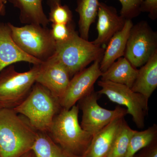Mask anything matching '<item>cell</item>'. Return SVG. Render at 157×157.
<instances>
[{
	"mask_svg": "<svg viewBox=\"0 0 157 157\" xmlns=\"http://www.w3.org/2000/svg\"><path fill=\"white\" fill-rule=\"evenodd\" d=\"M37 133L28 120L13 109H0L1 157H21L31 150Z\"/></svg>",
	"mask_w": 157,
	"mask_h": 157,
	"instance_id": "1",
	"label": "cell"
},
{
	"mask_svg": "<svg viewBox=\"0 0 157 157\" xmlns=\"http://www.w3.org/2000/svg\"><path fill=\"white\" fill-rule=\"evenodd\" d=\"M78 105L62 108L54 118L47 132L51 139L72 155L82 157L88 148L93 136L84 131L78 121Z\"/></svg>",
	"mask_w": 157,
	"mask_h": 157,
	"instance_id": "2",
	"label": "cell"
},
{
	"mask_svg": "<svg viewBox=\"0 0 157 157\" xmlns=\"http://www.w3.org/2000/svg\"><path fill=\"white\" fill-rule=\"evenodd\" d=\"M61 109L59 99L37 82L25 100L13 108L17 113L26 118L37 132L46 133Z\"/></svg>",
	"mask_w": 157,
	"mask_h": 157,
	"instance_id": "3",
	"label": "cell"
},
{
	"mask_svg": "<svg viewBox=\"0 0 157 157\" xmlns=\"http://www.w3.org/2000/svg\"><path fill=\"white\" fill-rule=\"evenodd\" d=\"M104 50L101 46L81 38L75 31L67 41L56 44L52 57L64 66L71 77L92 62L101 60Z\"/></svg>",
	"mask_w": 157,
	"mask_h": 157,
	"instance_id": "4",
	"label": "cell"
},
{
	"mask_svg": "<svg viewBox=\"0 0 157 157\" xmlns=\"http://www.w3.org/2000/svg\"><path fill=\"white\" fill-rule=\"evenodd\" d=\"M40 66L19 73L11 65L0 73V107L13 109L25 100L36 82Z\"/></svg>",
	"mask_w": 157,
	"mask_h": 157,
	"instance_id": "5",
	"label": "cell"
},
{
	"mask_svg": "<svg viewBox=\"0 0 157 157\" xmlns=\"http://www.w3.org/2000/svg\"><path fill=\"white\" fill-rule=\"evenodd\" d=\"M8 24L14 42L26 53L42 62L53 55L56 44L46 27L36 24L17 27Z\"/></svg>",
	"mask_w": 157,
	"mask_h": 157,
	"instance_id": "6",
	"label": "cell"
},
{
	"mask_svg": "<svg viewBox=\"0 0 157 157\" xmlns=\"http://www.w3.org/2000/svg\"><path fill=\"white\" fill-rule=\"evenodd\" d=\"M98 85L101 89L98 94L105 95L112 102L125 106L128 114L132 116L137 128H143L148 111V100L124 85L101 80Z\"/></svg>",
	"mask_w": 157,
	"mask_h": 157,
	"instance_id": "7",
	"label": "cell"
},
{
	"mask_svg": "<svg viewBox=\"0 0 157 157\" xmlns=\"http://www.w3.org/2000/svg\"><path fill=\"white\" fill-rule=\"evenodd\" d=\"M157 52V34L146 21L137 23L130 34L124 56L137 68L142 67Z\"/></svg>",
	"mask_w": 157,
	"mask_h": 157,
	"instance_id": "8",
	"label": "cell"
},
{
	"mask_svg": "<svg viewBox=\"0 0 157 157\" xmlns=\"http://www.w3.org/2000/svg\"><path fill=\"white\" fill-rule=\"evenodd\" d=\"M98 93L94 88L79 101V108L82 112L81 128L93 136L113 121L124 118L126 109L117 106L113 110L101 107L98 103Z\"/></svg>",
	"mask_w": 157,
	"mask_h": 157,
	"instance_id": "9",
	"label": "cell"
},
{
	"mask_svg": "<svg viewBox=\"0 0 157 157\" xmlns=\"http://www.w3.org/2000/svg\"><path fill=\"white\" fill-rule=\"evenodd\" d=\"M101 61H95L90 67L76 73L70 79L66 92L59 100L62 108L70 109L94 88V84L102 74Z\"/></svg>",
	"mask_w": 157,
	"mask_h": 157,
	"instance_id": "10",
	"label": "cell"
},
{
	"mask_svg": "<svg viewBox=\"0 0 157 157\" xmlns=\"http://www.w3.org/2000/svg\"><path fill=\"white\" fill-rule=\"evenodd\" d=\"M70 77L64 66L51 57L40 64L36 82L46 88L60 100L67 89Z\"/></svg>",
	"mask_w": 157,
	"mask_h": 157,
	"instance_id": "11",
	"label": "cell"
},
{
	"mask_svg": "<svg viewBox=\"0 0 157 157\" xmlns=\"http://www.w3.org/2000/svg\"><path fill=\"white\" fill-rule=\"evenodd\" d=\"M20 62L34 65L42 63L21 50L12 38L9 24L0 22V73L12 64Z\"/></svg>",
	"mask_w": 157,
	"mask_h": 157,
	"instance_id": "12",
	"label": "cell"
},
{
	"mask_svg": "<svg viewBox=\"0 0 157 157\" xmlns=\"http://www.w3.org/2000/svg\"><path fill=\"white\" fill-rule=\"evenodd\" d=\"M97 17L98 36L92 42L101 46L108 43L115 34L123 29L126 19L119 15L114 7L103 2L99 3Z\"/></svg>",
	"mask_w": 157,
	"mask_h": 157,
	"instance_id": "13",
	"label": "cell"
},
{
	"mask_svg": "<svg viewBox=\"0 0 157 157\" xmlns=\"http://www.w3.org/2000/svg\"><path fill=\"white\" fill-rule=\"evenodd\" d=\"M124 118L107 125L93 136L88 148L82 157H107Z\"/></svg>",
	"mask_w": 157,
	"mask_h": 157,
	"instance_id": "14",
	"label": "cell"
},
{
	"mask_svg": "<svg viewBox=\"0 0 157 157\" xmlns=\"http://www.w3.org/2000/svg\"><path fill=\"white\" fill-rule=\"evenodd\" d=\"M133 25L132 20H126L123 29L108 42L100 62V69L102 73L105 72L116 60L124 56L127 41Z\"/></svg>",
	"mask_w": 157,
	"mask_h": 157,
	"instance_id": "15",
	"label": "cell"
},
{
	"mask_svg": "<svg viewBox=\"0 0 157 157\" xmlns=\"http://www.w3.org/2000/svg\"><path fill=\"white\" fill-rule=\"evenodd\" d=\"M157 87V52L138 70L132 90L149 100Z\"/></svg>",
	"mask_w": 157,
	"mask_h": 157,
	"instance_id": "16",
	"label": "cell"
},
{
	"mask_svg": "<svg viewBox=\"0 0 157 157\" xmlns=\"http://www.w3.org/2000/svg\"><path fill=\"white\" fill-rule=\"evenodd\" d=\"M138 73V70L124 57H121L102 73L101 80L124 85L132 88Z\"/></svg>",
	"mask_w": 157,
	"mask_h": 157,
	"instance_id": "17",
	"label": "cell"
},
{
	"mask_svg": "<svg viewBox=\"0 0 157 157\" xmlns=\"http://www.w3.org/2000/svg\"><path fill=\"white\" fill-rule=\"evenodd\" d=\"M19 9L20 19L23 23L46 27L49 23L45 15L42 0H7Z\"/></svg>",
	"mask_w": 157,
	"mask_h": 157,
	"instance_id": "18",
	"label": "cell"
},
{
	"mask_svg": "<svg viewBox=\"0 0 157 157\" xmlns=\"http://www.w3.org/2000/svg\"><path fill=\"white\" fill-rule=\"evenodd\" d=\"M99 3V0H77L79 36L86 40H88L90 27L98 16Z\"/></svg>",
	"mask_w": 157,
	"mask_h": 157,
	"instance_id": "19",
	"label": "cell"
},
{
	"mask_svg": "<svg viewBox=\"0 0 157 157\" xmlns=\"http://www.w3.org/2000/svg\"><path fill=\"white\" fill-rule=\"evenodd\" d=\"M32 150L36 157H76L56 144L46 132H38Z\"/></svg>",
	"mask_w": 157,
	"mask_h": 157,
	"instance_id": "20",
	"label": "cell"
},
{
	"mask_svg": "<svg viewBox=\"0 0 157 157\" xmlns=\"http://www.w3.org/2000/svg\"><path fill=\"white\" fill-rule=\"evenodd\" d=\"M157 128L155 124L144 131H135L132 135L124 157H133L137 152L155 142Z\"/></svg>",
	"mask_w": 157,
	"mask_h": 157,
	"instance_id": "21",
	"label": "cell"
},
{
	"mask_svg": "<svg viewBox=\"0 0 157 157\" xmlns=\"http://www.w3.org/2000/svg\"><path fill=\"white\" fill-rule=\"evenodd\" d=\"M135 132V130L131 128L124 119L107 157H124L130 139Z\"/></svg>",
	"mask_w": 157,
	"mask_h": 157,
	"instance_id": "22",
	"label": "cell"
},
{
	"mask_svg": "<svg viewBox=\"0 0 157 157\" xmlns=\"http://www.w3.org/2000/svg\"><path fill=\"white\" fill-rule=\"evenodd\" d=\"M48 19L54 24H68L72 22L73 14L67 6L59 3L50 7Z\"/></svg>",
	"mask_w": 157,
	"mask_h": 157,
	"instance_id": "23",
	"label": "cell"
},
{
	"mask_svg": "<svg viewBox=\"0 0 157 157\" xmlns=\"http://www.w3.org/2000/svg\"><path fill=\"white\" fill-rule=\"evenodd\" d=\"M50 32L52 39L57 44L67 41L75 30L72 22L68 24H52Z\"/></svg>",
	"mask_w": 157,
	"mask_h": 157,
	"instance_id": "24",
	"label": "cell"
},
{
	"mask_svg": "<svg viewBox=\"0 0 157 157\" xmlns=\"http://www.w3.org/2000/svg\"><path fill=\"white\" fill-rule=\"evenodd\" d=\"M121 4L120 15L126 19L137 17L140 13V6L143 0H119Z\"/></svg>",
	"mask_w": 157,
	"mask_h": 157,
	"instance_id": "25",
	"label": "cell"
},
{
	"mask_svg": "<svg viewBox=\"0 0 157 157\" xmlns=\"http://www.w3.org/2000/svg\"><path fill=\"white\" fill-rule=\"evenodd\" d=\"M140 11L147 12L151 19L157 17V0H143L140 6Z\"/></svg>",
	"mask_w": 157,
	"mask_h": 157,
	"instance_id": "26",
	"label": "cell"
},
{
	"mask_svg": "<svg viewBox=\"0 0 157 157\" xmlns=\"http://www.w3.org/2000/svg\"><path fill=\"white\" fill-rule=\"evenodd\" d=\"M147 149L142 153V157H157V145L156 142L147 147Z\"/></svg>",
	"mask_w": 157,
	"mask_h": 157,
	"instance_id": "27",
	"label": "cell"
},
{
	"mask_svg": "<svg viewBox=\"0 0 157 157\" xmlns=\"http://www.w3.org/2000/svg\"><path fill=\"white\" fill-rule=\"evenodd\" d=\"M7 0H0V17L6 14V4Z\"/></svg>",
	"mask_w": 157,
	"mask_h": 157,
	"instance_id": "28",
	"label": "cell"
},
{
	"mask_svg": "<svg viewBox=\"0 0 157 157\" xmlns=\"http://www.w3.org/2000/svg\"><path fill=\"white\" fill-rule=\"evenodd\" d=\"M47 4L50 8L54 5L61 3V0H47Z\"/></svg>",
	"mask_w": 157,
	"mask_h": 157,
	"instance_id": "29",
	"label": "cell"
},
{
	"mask_svg": "<svg viewBox=\"0 0 157 157\" xmlns=\"http://www.w3.org/2000/svg\"><path fill=\"white\" fill-rule=\"evenodd\" d=\"M21 157H36L34 152L32 150L26 153Z\"/></svg>",
	"mask_w": 157,
	"mask_h": 157,
	"instance_id": "30",
	"label": "cell"
},
{
	"mask_svg": "<svg viewBox=\"0 0 157 157\" xmlns=\"http://www.w3.org/2000/svg\"><path fill=\"white\" fill-rule=\"evenodd\" d=\"M133 157H142V154H136Z\"/></svg>",
	"mask_w": 157,
	"mask_h": 157,
	"instance_id": "31",
	"label": "cell"
},
{
	"mask_svg": "<svg viewBox=\"0 0 157 157\" xmlns=\"http://www.w3.org/2000/svg\"><path fill=\"white\" fill-rule=\"evenodd\" d=\"M1 108H2V107H0V109H1Z\"/></svg>",
	"mask_w": 157,
	"mask_h": 157,
	"instance_id": "32",
	"label": "cell"
},
{
	"mask_svg": "<svg viewBox=\"0 0 157 157\" xmlns=\"http://www.w3.org/2000/svg\"><path fill=\"white\" fill-rule=\"evenodd\" d=\"M0 157H1V155H0Z\"/></svg>",
	"mask_w": 157,
	"mask_h": 157,
	"instance_id": "33",
	"label": "cell"
}]
</instances>
